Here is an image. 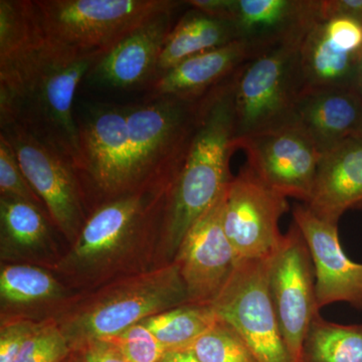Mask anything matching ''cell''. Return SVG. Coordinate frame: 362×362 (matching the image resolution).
<instances>
[{
	"mask_svg": "<svg viewBox=\"0 0 362 362\" xmlns=\"http://www.w3.org/2000/svg\"><path fill=\"white\" fill-rule=\"evenodd\" d=\"M103 54L51 39L37 16L25 39L0 51V124H18L77 170L81 148L74 101Z\"/></svg>",
	"mask_w": 362,
	"mask_h": 362,
	"instance_id": "obj_1",
	"label": "cell"
},
{
	"mask_svg": "<svg viewBox=\"0 0 362 362\" xmlns=\"http://www.w3.org/2000/svg\"><path fill=\"white\" fill-rule=\"evenodd\" d=\"M233 75L202 98L199 105L192 142L164 209L158 246L165 263L173 261L188 230L232 180L230 160L237 150Z\"/></svg>",
	"mask_w": 362,
	"mask_h": 362,
	"instance_id": "obj_2",
	"label": "cell"
},
{
	"mask_svg": "<svg viewBox=\"0 0 362 362\" xmlns=\"http://www.w3.org/2000/svg\"><path fill=\"white\" fill-rule=\"evenodd\" d=\"M170 188L123 195L98 207L54 271L78 286L108 282L142 247L159 243Z\"/></svg>",
	"mask_w": 362,
	"mask_h": 362,
	"instance_id": "obj_3",
	"label": "cell"
},
{
	"mask_svg": "<svg viewBox=\"0 0 362 362\" xmlns=\"http://www.w3.org/2000/svg\"><path fill=\"white\" fill-rule=\"evenodd\" d=\"M188 304L175 261L126 274L71 302L54 317L73 351L94 340L115 337L150 316Z\"/></svg>",
	"mask_w": 362,
	"mask_h": 362,
	"instance_id": "obj_4",
	"label": "cell"
},
{
	"mask_svg": "<svg viewBox=\"0 0 362 362\" xmlns=\"http://www.w3.org/2000/svg\"><path fill=\"white\" fill-rule=\"evenodd\" d=\"M202 99L149 97L128 105L131 194L173 185L192 142Z\"/></svg>",
	"mask_w": 362,
	"mask_h": 362,
	"instance_id": "obj_5",
	"label": "cell"
},
{
	"mask_svg": "<svg viewBox=\"0 0 362 362\" xmlns=\"http://www.w3.org/2000/svg\"><path fill=\"white\" fill-rule=\"evenodd\" d=\"M301 44L281 45L262 52L235 71L233 77L235 141L295 124L302 93Z\"/></svg>",
	"mask_w": 362,
	"mask_h": 362,
	"instance_id": "obj_6",
	"label": "cell"
},
{
	"mask_svg": "<svg viewBox=\"0 0 362 362\" xmlns=\"http://www.w3.org/2000/svg\"><path fill=\"white\" fill-rule=\"evenodd\" d=\"M45 35L87 52L113 49L156 16L175 11V0H33Z\"/></svg>",
	"mask_w": 362,
	"mask_h": 362,
	"instance_id": "obj_7",
	"label": "cell"
},
{
	"mask_svg": "<svg viewBox=\"0 0 362 362\" xmlns=\"http://www.w3.org/2000/svg\"><path fill=\"white\" fill-rule=\"evenodd\" d=\"M78 127L81 161L75 173L89 216L102 204L131 194L128 105H94Z\"/></svg>",
	"mask_w": 362,
	"mask_h": 362,
	"instance_id": "obj_8",
	"label": "cell"
},
{
	"mask_svg": "<svg viewBox=\"0 0 362 362\" xmlns=\"http://www.w3.org/2000/svg\"><path fill=\"white\" fill-rule=\"evenodd\" d=\"M271 255L237 263L211 307L259 362H293L269 290Z\"/></svg>",
	"mask_w": 362,
	"mask_h": 362,
	"instance_id": "obj_9",
	"label": "cell"
},
{
	"mask_svg": "<svg viewBox=\"0 0 362 362\" xmlns=\"http://www.w3.org/2000/svg\"><path fill=\"white\" fill-rule=\"evenodd\" d=\"M0 135L13 147L30 187L49 220L73 245L88 218L75 170L58 152L18 124H0Z\"/></svg>",
	"mask_w": 362,
	"mask_h": 362,
	"instance_id": "obj_10",
	"label": "cell"
},
{
	"mask_svg": "<svg viewBox=\"0 0 362 362\" xmlns=\"http://www.w3.org/2000/svg\"><path fill=\"white\" fill-rule=\"evenodd\" d=\"M269 290L292 361L300 362L305 337L320 309L310 252L295 223L272 252Z\"/></svg>",
	"mask_w": 362,
	"mask_h": 362,
	"instance_id": "obj_11",
	"label": "cell"
},
{
	"mask_svg": "<svg viewBox=\"0 0 362 362\" xmlns=\"http://www.w3.org/2000/svg\"><path fill=\"white\" fill-rule=\"evenodd\" d=\"M288 209L287 197L269 187L249 166L233 176L226 187L223 228L237 263L275 251L283 237L279 223Z\"/></svg>",
	"mask_w": 362,
	"mask_h": 362,
	"instance_id": "obj_12",
	"label": "cell"
},
{
	"mask_svg": "<svg viewBox=\"0 0 362 362\" xmlns=\"http://www.w3.org/2000/svg\"><path fill=\"white\" fill-rule=\"evenodd\" d=\"M247 153V166L272 189L286 197L310 199L320 152L297 124L235 141Z\"/></svg>",
	"mask_w": 362,
	"mask_h": 362,
	"instance_id": "obj_13",
	"label": "cell"
},
{
	"mask_svg": "<svg viewBox=\"0 0 362 362\" xmlns=\"http://www.w3.org/2000/svg\"><path fill=\"white\" fill-rule=\"evenodd\" d=\"M226 187L188 230L173 258L180 267L190 305L211 306L237 265L223 228Z\"/></svg>",
	"mask_w": 362,
	"mask_h": 362,
	"instance_id": "obj_14",
	"label": "cell"
},
{
	"mask_svg": "<svg viewBox=\"0 0 362 362\" xmlns=\"http://www.w3.org/2000/svg\"><path fill=\"white\" fill-rule=\"evenodd\" d=\"M362 51V23L321 13L300 45L302 94L354 90Z\"/></svg>",
	"mask_w": 362,
	"mask_h": 362,
	"instance_id": "obj_15",
	"label": "cell"
},
{
	"mask_svg": "<svg viewBox=\"0 0 362 362\" xmlns=\"http://www.w3.org/2000/svg\"><path fill=\"white\" fill-rule=\"evenodd\" d=\"M293 218L313 262L318 308L337 302L362 308V265L343 252L337 225L321 220L306 206L295 207Z\"/></svg>",
	"mask_w": 362,
	"mask_h": 362,
	"instance_id": "obj_16",
	"label": "cell"
},
{
	"mask_svg": "<svg viewBox=\"0 0 362 362\" xmlns=\"http://www.w3.org/2000/svg\"><path fill=\"white\" fill-rule=\"evenodd\" d=\"M321 0H233L237 40L252 57L274 47L301 44L320 16Z\"/></svg>",
	"mask_w": 362,
	"mask_h": 362,
	"instance_id": "obj_17",
	"label": "cell"
},
{
	"mask_svg": "<svg viewBox=\"0 0 362 362\" xmlns=\"http://www.w3.org/2000/svg\"><path fill=\"white\" fill-rule=\"evenodd\" d=\"M168 11L143 23L103 54L90 71L93 82L113 89L129 90L151 85L164 45L173 28Z\"/></svg>",
	"mask_w": 362,
	"mask_h": 362,
	"instance_id": "obj_18",
	"label": "cell"
},
{
	"mask_svg": "<svg viewBox=\"0 0 362 362\" xmlns=\"http://www.w3.org/2000/svg\"><path fill=\"white\" fill-rule=\"evenodd\" d=\"M362 204V140L350 137L323 152L307 209L337 225L345 211Z\"/></svg>",
	"mask_w": 362,
	"mask_h": 362,
	"instance_id": "obj_19",
	"label": "cell"
},
{
	"mask_svg": "<svg viewBox=\"0 0 362 362\" xmlns=\"http://www.w3.org/2000/svg\"><path fill=\"white\" fill-rule=\"evenodd\" d=\"M252 58L240 40L195 54L162 74L150 85L149 97L199 100L232 77Z\"/></svg>",
	"mask_w": 362,
	"mask_h": 362,
	"instance_id": "obj_20",
	"label": "cell"
},
{
	"mask_svg": "<svg viewBox=\"0 0 362 362\" xmlns=\"http://www.w3.org/2000/svg\"><path fill=\"white\" fill-rule=\"evenodd\" d=\"M361 120L362 98L352 90L304 93L295 112V124L310 136L320 154L354 137Z\"/></svg>",
	"mask_w": 362,
	"mask_h": 362,
	"instance_id": "obj_21",
	"label": "cell"
},
{
	"mask_svg": "<svg viewBox=\"0 0 362 362\" xmlns=\"http://www.w3.org/2000/svg\"><path fill=\"white\" fill-rule=\"evenodd\" d=\"M235 40H238L237 30L233 21L209 16L192 7L181 16L169 33L159 59L156 78L183 59Z\"/></svg>",
	"mask_w": 362,
	"mask_h": 362,
	"instance_id": "obj_22",
	"label": "cell"
},
{
	"mask_svg": "<svg viewBox=\"0 0 362 362\" xmlns=\"http://www.w3.org/2000/svg\"><path fill=\"white\" fill-rule=\"evenodd\" d=\"M49 221L35 204L0 197L2 259H35L49 251L52 244Z\"/></svg>",
	"mask_w": 362,
	"mask_h": 362,
	"instance_id": "obj_23",
	"label": "cell"
},
{
	"mask_svg": "<svg viewBox=\"0 0 362 362\" xmlns=\"http://www.w3.org/2000/svg\"><path fill=\"white\" fill-rule=\"evenodd\" d=\"M66 289L52 273L30 264H6L0 270L1 310L30 309L65 298Z\"/></svg>",
	"mask_w": 362,
	"mask_h": 362,
	"instance_id": "obj_24",
	"label": "cell"
},
{
	"mask_svg": "<svg viewBox=\"0 0 362 362\" xmlns=\"http://www.w3.org/2000/svg\"><path fill=\"white\" fill-rule=\"evenodd\" d=\"M300 362H362V324L329 322L317 314L302 345Z\"/></svg>",
	"mask_w": 362,
	"mask_h": 362,
	"instance_id": "obj_25",
	"label": "cell"
},
{
	"mask_svg": "<svg viewBox=\"0 0 362 362\" xmlns=\"http://www.w3.org/2000/svg\"><path fill=\"white\" fill-rule=\"evenodd\" d=\"M211 306L182 305L141 321L168 351L187 349L218 322Z\"/></svg>",
	"mask_w": 362,
	"mask_h": 362,
	"instance_id": "obj_26",
	"label": "cell"
},
{
	"mask_svg": "<svg viewBox=\"0 0 362 362\" xmlns=\"http://www.w3.org/2000/svg\"><path fill=\"white\" fill-rule=\"evenodd\" d=\"M185 349L201 362H259L237 331L220 318Z\"/></svg>",
	"mask_w": 362,
	"mask_h": 362,
	"instance_id": "obj_27",
	"label": "cell"
},
{
	"mask_svg": "<svg viewBox=\"0 0 362 362\" xmlns=\"http://www.w3.org/2000/svg\"><path fill=\"white\" fill-rule=\"evenodd\" d=\"M73 351L56 319L42 321L14 362H64Z\"/></svg>",
	"mask_w": 362,
	"mask_h": 362,
	"instance_id": "obj_28",
	"label": "cell"
},
{
	"mask_svg": "<svg viewBox=\"0 0 362 362\" xmlns=\"http://www.w3.org/2000/svg\"><path fill=\"white\" fill-rule=\"evenodd\" d=\"M0 194L6 199L35 204L47 214L44 204L23 175L16 152L2 135H0Z\"/></svg>",
	"mask_w": 362,
	"mask_h": 362,
	"instance_id": "obj_29",
	"label": "cell"
},
{
	"mask_svg": "<svg viewBox=\"0 0 362 362\" xmlns=\"http://www.w3.org/2000/svg\"><path fill=\"white\" fill-rule=\"evenodd\" d=\"M129 362H161L168 350L142 322L109 338Z\"/></svg>",
	"mask_w": 362,
	"mask_h": 362,
	"instance_id": "obj_30",
	"label": "cell"
},
{
	"mask_svg": "<svg viewBox=\"0 0 362 362\" xmlns=\"http://www.w3.org/2000/svg\"><path fill=\"white\" fill-rule=\"evenodd\" d=\"M42 324L28 317L2 318L0 328V362H14L28 340Z\"/></svg>",
	"mask_w": 362,
	"mask_h": 362,
	"instance_id": "obj_31",
	"label": "cell"
},
{
	"mask_svg": "<svg viewBox=\"0 0 362 362\" xmlns=\"http://www.w3.org/2000/svg\"><path fill=\"white\" fill-rule=\"evenodd\" d=\"M75 352L81 354V362H129L120 349L107 339L88 342Z\"/></svg>",
	"mask_w": 362,
	"mask_h": 362,
	"instance_id": "obj_32",
	"label": "cell"
},
{
	"mask_svg": "<svg viewBox=\"0 0 362 362\" xmlns=\"http://www.w3.org/2000/svg\"><path fill=\"white\" fill-rule=\"evenodd\" d=\"M321 13L349 16L362 23V0H321Z\"/></svg>",
	"mask_w": 362,
	"mask_h": 362,
	"instance_id": "obj_33",
	"label": "cell"
},
{
	"mask_svg": "<svg viewBox=\"0 0 362 362\" xmlns=\"http://www.w3.org/2000/svg\"><path fill=\"white\" fill-rule=\"evenodd\" d=\"M161 362H201L192 356L188 350H173L168 351Z\"/></svg>",
	"mask_w": 362,
	"mask_h": 362,
	"instance_id": "obj_34",
	"label": "cell"
},
{
	"mask_svg": "<svg viewBox=\"0 0 362 362\" xmlns=\"http://www.w3.org/2000/svg\"><path fill=\"white\" fill-rule=\"evenodd\" d=\"M354 90L362 98V51L359 54L358 64H357L356 87Z\"/></svg>",
	"mask_w": 362,
	"mask_h": 362,
	"instance_id": "obj_35",
	"label": "cell"
},
{
	"mask_svg": "<svg viewBox=\"0 0 362 362\" xmlns=\"http://www.w3.org/2000/svg\"><path fill=\"white\" fill-rule=\"evenodd\" d=\"M354 137L359 138V139L362 140V120L361 124H359L358 129H357V132Z\"/></svg>",
	"mask_w": 362,
	"mask_h": 362,
	"instance_id": "obj_36",
	"label": "cell"
},
{
	"mask_svg": "<svg viewBox=\"0 0 362 362\" xmlns=\"http://www.w3.org/2000/svg\"><path fill=\"white\" fill-rule=\"evenodd\" d=\"M78 362H81V361H78Z\"/></svg>",
	"mask_w": 362,
	"mask_h": 362,
	"instance_id": "obj_37",
	"label": "cell"
}]
</instances>
